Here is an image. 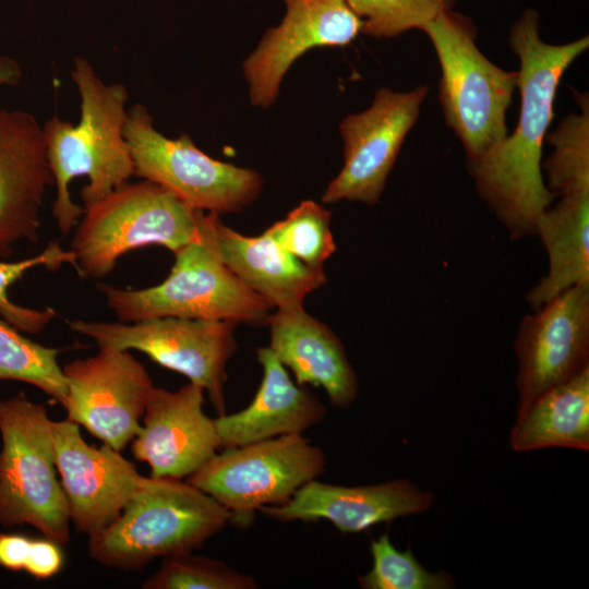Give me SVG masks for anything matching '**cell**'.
I'll return each mask as SVG.
<instances>
[{
  "mask_svg": "<svg viewBox=\"0 0 589 589\" xmlns=\"http://www.w3.org/2000/svg\"><path fill=\"white\" fill-rule=\"evenodd\" d=\"M509 45L520 61L517 127L482 158L467 165L482 200L509 238L519 240L534 236L538 218L556 197L541 173L542 146L561 79L588 49L589 39L546 44L539 35L537 12L527 10L510 28Z\"/></svg>",
  "mask_w": 589,
  "mask_h": 589,
  "instance_id": "1",
  "label": "cell"
},
{
  "mask_svg": "<svg viewBox=\"0 0 589 589\" xmlns=\"http://www.w3.org/2000/svg\"><path fill=\"white\" fill-rule=\"evenodd\" d=\"M81 98L77 124L52 117L43 127L48 164L57 188L52 214L63 233L71 231L87 208L134 175L124 139L128 92L106 84L84 58L71 72Z\"/></svg>",
  "mask_w": 589,
  "mask_h": 589,
  "instance_id": "2",
  "label": "cell"
},
{
  "mask_svg": "<svg viewBox=\"0 0 589 589\" xmlns=\"http://www.w3.org/2000/svg\"><path fill=\"white\" fill-rule=\"evenodd\" d=\"M230 514L182 479L144 477L120 516L88 537V555L123 570H141L155 558L193 552L229 524Z\"/></svg>",
  "mask_w": 589,
  "mask_h": 589,
  "instance_id": "3",
  "label": "cell"
},
{
  "mask_svg": "<svg viewBox=\"0 0 589 589\" xmlns=\"http://www.w3.org/2000/svg\"><path fill=\"white\" fill-rule=\"evenodd\" d=\"M218 219V214L202 212L201 237L175 252V264L159 285L139 290L98 285L121 322L176 316L267 324L272 304L239 279L219 256L215 235Z\"/></svg>",
  "mask_w": 589,
  "mask_h": 589,
  "instance_id": "4",
  "label": "cell"
},
{
  "mask_svg": "<svg viewBox=\"0 0 589 589\" xmlns=\"http://www.w3.org/2000/svg\"><path fill=\"white\" fill-rule=\"evenodd\" d=\"M422 31L440 62L445 122L460 140L467 164L474 163L508 134L506 112L518 72L492 63L476 45L472 22L459 13L445 10Z\"/></svg>",
  "mask_w": 589,
  "mask_h": 589,
  "instance_id": "5",
  "label": "cell"
},
{
  "mask_svg": "<svg viewBox=\"0 0 589 589\" xmlns=\"http://www.w3.org/2000/svg\"><path fill=\"white\" fill-rule=\"evenodd\" d=\"M202 212L155 182H127L84 208L72 240L75 269L98 279L134 249L158 244L175 253L201 237Z\"/></svg>",
  "mask_w": 589,
  "mask_h": 589,
  "instance_id": "6",
  "label": "cell"
},
{
  "mask_svg": "<svg viewBox=\"0 0 589 589\" xmlns=\"http://www.w3.org/2000/svg\"><path fill=\"white\" fill-rule=\"evenodd\" d=\"M47 409L21 392L0 399V525H31L60 544L70 541V510L57 479Z\"/></svg>",
  "mask_w": 589,
  "mask_h": 589,
  "instance_id": "7",
  "label": "cell"
},
{
  "mask_svg": "<svg viewBox=\"0 0 589 589\" xmlns=\"http://www.w3.org/2000/svg\"><path fill=\"white\" fill-rule=\"evenodd\" d=\"M325 467L320 446L290 434L225 448L185 481L226 508L230 524L247 528L260 507L287 502Z\"/></svg>",
  "mask_w": 589,
  "mask_h": 589,
  "instance_id": "8",
  "label": "cell"
},
{
  "mask_svg": "<svg viewBox=\"0 0 589 589\" xmlns=\"http://www.w3.org/2000/svg\"><path fill=\"white\" fill-rule=\"evenodd\" d=\"M134 175L155 182L196 211L233 213L252 204L263 189L261 175L212 158L183 134L176 140L158 132L143 105L128 110L123 129Z\"/></svg>",
  "mask_w": 589,
  "mask_h": 589,
  "instance_id": "9",
  "label": "cell"
},
{
  "mask_svg": "<svg viewBox=\"0 0 589 589\" xmlns=\"http://www.w3.org/2000/svg\"><path fill=\"white\" fill-rule=\"evenodd\" d=\"M71 329L98 347L135 349L201 386L218 416L226 413V366L237 350V322L228 320L151 317L127 324L75 320Z\"/></svg>",
  "mask_w": 589,
  "mask_h": 589,
  "instance_id": "10",
  "label": "cell"
},
{
  "mask_svg": "<svg viewBox=\"0 0 589 589\" xmlns=\"http://www.w3.org/2000/svg\"><path fill=\"white\" fill-rule=\"evenodd\" d=\"M429 89L426 85L409 92L383 87L368 109L342 119L339 131L344 166L323 193L324 203L352 201L374 205L380 201Z\"/></svg>",
  "mask_w": 589,
  "mask_h": 589,
  "instance_id": "11",
  "label": "cell"
},
{
  "mask_svg": "<svg viewBox=\"0 0 589 589\" xmlns=\"http://www.w3.org/2000/svg\"><path fill=\"white\" fill-rule=\"evenodd\" d=\"M67 419L122 450L141 430L153 382L129 350L99 347L97 354L62 368Z\"/></svg>",
  "mask_w": 589,
  "mask_h": 589,
  "instance_id": "12",
  "label": "cell"
},
{
  "mask_svg": "<svg viewBox=\"0 0 589 589\" xmlns=\"http://www.w3.org/2000/svg\"><path fill=\"white\" fill-rule=\"evenodd\" d=\"M514 351L518 414L538 396L589 366V284L574 286L526 314Z\"/></svg>",
  "mask_w": 589,
  "mask_h": 589,
  "instance_id": "13",
  "label": "cell"
},
{
  "mask_svg": "<svg viewBox=\"0 0 589 589\" xmlns=\"http://www.w3.org/2000/svg\"><path fill=\"white\" fill-rule=\"evenodd\" d=\"M56 466L76 531L94 536L112 524L136 495L144 476L120 450L95 447L68 419L51 422Z\"/></svg>",
  "mask_w": 589,
  "mask_h": 589,
  "instance_id": "14",
  "label": "cell"
},
{
  "mask_svg": "<svg viewBox=\"0 0 589 589\" xmlns=\"http://www.w3.org/2000/svg\"><path fill=\"white\" fill-rule=\"evenodd\" d=\"M286 14L263 35L242 69L250 101L268 108L292 63L317 47H341L361 32L362 21L347 0H284Z\"/></svg>",
  "mask_w": 589,
  "mask_h": 589,
  "instance_id": "15",
  "label": "cell"
},
{
  "mask_svg": "<svg viewBox=\"0 0 589 589\" xmlns=\"http://www.w3.org/2000/svg\"><path fill=\"white\" fill-rule=\"evenodd\" d=\"M204 393L191 382L175 392L154 387L131 444L152 477L188 478L220 447L215 419L203 411Z\"/></svg>",
  "mask_w": 589,
  "mask_h": 589,
  "instance_id": "16",
  "label": "cell"
},
{
  "mask_svg": "<svg viewBox=\"0 0 589 589\" xmlns=\"http://www.w3.org/2000/svg\"><path fill=\"white\" fill-rule=\"evenodd\" d=\"M51 184L43 127L27 111L0 108V257L21 240L37 241Z\"/></svg>",
  "mask_w": 589,
  "mask_h": 589,
  "instance_id": "17",
  "label": "cell"
},
{
  "mask_svg": "<svg viewBox=\"0 0 589 589\" xmlns=\"http://www.w3.org/2000/svg\"><path fill=\"white\" fill-rule=\"evenodd\" d=\"M432 504V493L407 479L358 486L314 479L287 502L262 506L257 512L281 522L325 519L341 533H360L399 517L423 514Z\"/></svg>",
  "mask_w": 589,
  "mask_h": 589,
  "instance_id": "18",
  "label": "cell"
},
{
  "mask_svg": "<svg viewBox=\"0 0 589 589\" xmlns=\"http://www.w3.org/2000/svg\"><path fill=\"white\" fill-rule=\"evenodd\" d=\"M256 356L263 378L254 398L244 409L215 418L220 447L303 434L327 413L326 406L305 385L292 381L268 347L257 348Z\"/></svg>",
  "mask_w": 589,
  "mask_h": 589,
  "instance_id": "19",
  "label": "cell"
},
{
  "mask_svg": "<svg viewBox=\"0 0 589 589\" xmlns=\"http://www.w3.org/2000/svg\"><path fill=\"white\" fill-rule=\"evenodd\" d=\"M268 348L291 370L299 385L322 387L330 404L349 408L359 382L339 337L303 308L271 314Z\"/></svg>",
  "mask_w": 589,
  "mask_h": 589,
  "instance_id": "20",
  "label": "cell"
},
{
  "mask_svg": "<svg viewBox=\"0 0 589 589\" xmlns=\"http://www.w3.org/2000/svg\"><path fill=\"white\" fill-rule=\"evenodd\" d=\"M215 235L221 261L277 310L303 308L306 296L326 283L323 268L306 266L266 232L244 236L218 219Z\"/></svg>",
  "mask_w": 589,
  "mask_h": 589,
  "instance_id": "21",
  "label": "cell"
},
{
  "mask_svg": "<svg viewBox=\"0 0 589 589\" xmlns=\"http://www.w3.org/2000/svg\"><path fill=\"white\" fill-rule=\"evenodd\" d=\"M534 236L546 250L549 268L526 296L532 310L574 286L589 284V193L563 195L538 218Z\"/></svg>",
  "mask_w": 589,
  "mask_h": 589,
  "instance_id": "22",
  "label": "cell"
},
{
  "mask_svg": "<svg viewBox=\"0 0 589 589\" xmlns=\"http://www.w3.org/2000/svg\"><path fill=\"white\" fill-rule=\"evenodd\" d=\"M509 446L517 453L562 447L589 450V366L538 396L516 417Z\"/></svg>",
  "mask_w": 589,
  "mask_h": 589,
  "instance_id": "23",
  "label": "cell"
},
{
  "mask_svg": "<svg viewBox=\"0 0 589 589\" xmlns=\"http://www.w3.org/2000/svg\"><path fill=\"white\" fill-rule=\"evenodd\" d=\"M576 95L580 113L565 117L548 136L554 152L544 161L546 187L556 196L589 193V101Z\"/></svg>",
  "mask_w": 589,
  "mask_h": 589,
  "instance_id": "24",
  "label": "cell"
},
{
  "mask_svg": "<svg viewBox=\"0 0 589 589\" xmlns=\"http://www.w3.org/2000/svg\"><path fill=\"white\" fill-rule=\"evenodd\" d=\"M61 351L24 337L0 317V381L14 380L34 385L63 406L67 382L58 364Z\"/></svg>",
  "mask_w": 589,
  "mask_h": 589,
  "instance_id": "25",
  "label": "cell"
},
{
  "mask_svg": "<svg viewBox=\"0 0 589 589\" xmlns=\"http://www.w3.org/2000/svg\"><path fill=\"white\" fill-rule=\"evenodd\" d=\"M330 218L324 206L305 200L264 232L300 262L320 269L336 251Z\"/></svg>",
  "mask_w": 589,
  "mask_h": 589,
  "instance_id": "26",
  "label": "cell"
},
{
  "mask_svg": "<svg viewBox=\"0 0 589 589\" xmlns=\"http://www.w3.org/2000/svg\"><path fill=\"white\" fill-rule=\"evenodd\" d=\"M372 567L357 577L362 589H450L454 577L445 572L428 570L412 551H399L388 533L370 542Z\"/></svg>",
  "mask_w": 589,
  "mask_h": 589,
  "instance_id": "27",
  "label": "cell"
},
{
  "mask_svg": "<svg viewBox=\"0 0 589 589\" xmlns=\"http://www.w3.org/2000/svg\"><path fill=\"white\" fill-rule=\"evenodd\" d=\"M144 589H256L251 575L225 562L192 552L163 558L160 567L143 584Z\"/></svg>",
  "mask_w": 589,
  "mask_h": 589,
  "instance_id": "28",
  "label": "cell"
},
{
  "mask_svg": "<svg viewBox=\"0 0 589 589\" xmlns=\"http://www.w3.org/2000/svg\"><path fill=\"white\" fill-rule=\"evenodd\" d=\"M362 21L366 35L389 38L412 28L422 29L445 10L453 0H347Z\"/></svg>",
  "mask_w": 589,
  "mask_h": 589,
  "instance_id": "29",
  "label": "cell"
},
{
  "mask_svg": "<svg viewBox=\"0 0 589 589\" xmlns=\"http://www.w3.org/2000/svg\"><path fill=\"white\" fill-rule=\"evenodd\" d=\"M64 263L76 267L73 252L64 251L57 242L50 243L40 254L22 261H0V316L19 330L32 334L41 332L56 312L50 308L34 310L20 306L9 299L8 289L34 267L44 265L59 268Z\"/></svg>",
  "mask_w": 589,
  "mask_h": 589,
  "instance_id": "30",
  "label": "cell"
},
{
  "mask_svg": "<svg viewBox=\"0 0 589 589\" xmlns=\"http://www.w3.org/2000/svg\"><path fill=\"white\" fill-rule=\"evenodd\" d=\"M64 554L60 543L46 537L32 540L24 570L41 580L53 577L63 567Z\"/></svg>",
  "mask_w": 589,
  "mask_h": 589,
  "instance_id": "31",
  "label": "cell"
},
{
  "mask_svg": "<svg viewBox=\"0 0 589 589\" xmlns=\"http://www.w3.org/2000/svg\"><path fill=\"white\" fill-rule=\"evenodd\" d=\"M33 538L20 533H0V566L11 570H24Z\"/></svg>",
  "mask_w": 589,
  "mask_h": 589,
  "instance_id": "32",
  "label": "cell"
},
{
  "mask_svg": "<svg viewBox=\"0 0 589 589\" xmlns=\"http://www.w3.org/2000/svg\"><path fill=\"white\" fill-rule=\"evenodd\" d=\"M22 76L19 63L7 56H0V86L15 85Z\"/></svg>",
  "mask_w": 589,
  "mask_h": 589,
  "instance_id": "33",
  "label": "cell"
}]
</instances>
